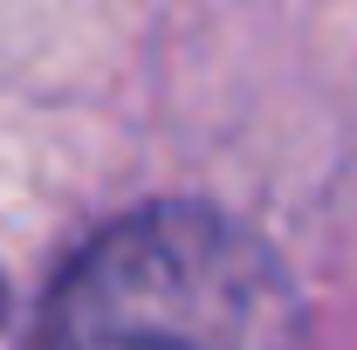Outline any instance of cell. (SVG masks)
<instances>
[{"mask_svg":"<svg viewBox=\"0 0 357 350\" xmlns=\"http://www.w3.org/2000/svg\"><path fill=\"white\" fill-rule=\"evenodd\" d=\"M48 344H289L303 303L282 261L213 206H144L69 261L42 309Z\"/></svg>","mask_w":357,"mask_h":350,"instance_id":"1","label":"cell"}]
</instances>
